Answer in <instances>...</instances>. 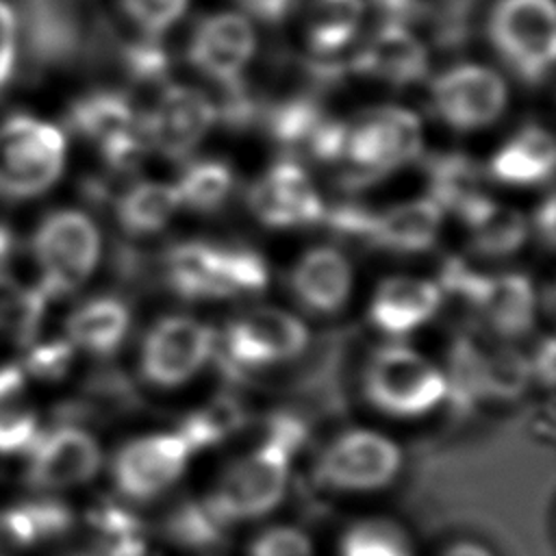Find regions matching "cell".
<instances>
[{
	"mask_svg": "<svg viewBox=\"0 0 556 556\" xmlns=\"http://www.w3.org/2000/svg\"><path fill=\"white\" fill-rule=\"evenodd\" d=\"M369 404L391 417H421L447 397V376L421 352L389 343L378 348L363 371Z\"/></svg>",
	"mask_w": 556,
	"mask_h": 556,
	"instance_id": "6da1fadb",
	"label": "cell"
},
{
	"mask_svg": "<svg viewBox=\"0 0 556 556\" xmlns=\"http://www.w3.org/2000/svg\"><path fill=\"white\" fill-rule=\"evenodd\" d=\"M65 167V135L30 115L0 124V198L26 200L48 191Z\"/></svg>",
	"mask_w": 556,
	"mask_h": 556,
	"instance_id": "7a4b0ae2",
	"label": "cell"
},
{
	"mask_svg": "<svg viewBox=\"0 0 556 556\" xmlns=\"http://www.w3.org/2000/svg\"><path fill=\"white\" fill-rule=\"evenodd\" d=\"M291 454L274 439L226 467L206 500L222 523L250 521L269 515L287 495Z\"/></svg>",
	"mask_w": 556,
	"mask_h": 556,
	"instance_id": "3957f363",
	"label": "cell"
},
{
	"mask_svg": "<svg viewBox=\"0 0 556 556\" xmlns=\"http://www.w3.org/2000/svg\"><path fill=\"white\" fill-rule=\"evenodd\" d=\"M33 252L41 269L39 289L48 298L72 293L93 274L100 261V228L85 211H52L35 232Z\"/></svg>",
	"mask_w": 556,
	"mask_h": 556,
	"instance_id": "277c9868",
	"label": "cell"
},
{
	"mask_svg": "<svg viewBox=\"0 0 556 556\" xmlns=\"http://www.w3.org/2000/svg\"><path fill=\"white\" fill-rule=\"evenodd\" d=\"M421 124L402 106H380L348 124L343 161L358 185L384 178L421 154Z\"/></svg>",
	"mask_w": 556,
	"mask_h": 556,
	"instance_id": "5b68a950",
	"label": "cell"
},
{
	"mask_svg": "<svg viewBox=\"0 0 556 556\" xmlns=\"http://www.w3.org/2000/svg\"><path fill=\"white\" fill-rule=\"evenodd\" d=\"M489 37L519 78L543 83L556 54L554 2L500 0L489 17Z\"/></svg>",
	"mask_w": 556,
	"mask_h": 556,
	"instance_id": "8992f818",
	"label": "cell"
},
{
	"mask_svg": "<svg viewBox=\"0 0 556 556\" xmlns=\"http://www.w3.org/2000/svg\"><path fill=\"white\" fill-rule=\"evenodd\" d=\"M217 348L215 330L198 317L174 313L152 324L139 354L141 376L159 389H176L195 378Z\"/></svg>",
	"mask_w": 556,
	"mask_h": 556,
	"instance_id": "52a82bcc",
	"label": "cell"
},
{
	"mask_svg": "<svg viewBox=\"0 0 556 556\" xmlns=\"http://www.w3.org/2000/svg\"><path fill=\"white\" fill-rule=\"evenodd\" d=\"M402 469V450L382 432L354 428L332 439L317 460V478L337 491H378Z\"/></svg>",
	"mask_w": 556,
	"mask_h": 556,
	"instance_id": "ba28073f",
	"label": "cell"
},
{
	"mask_svg": "<svg viewBox=\"0 0 556 556\" xmlns=\"http://www.w3.org/2000/svg\"><path fill=\"white\" fill-rule=\"evenodd\" d=\"M191 454L189 443L178 430L135 437L113 458L115 489L132 502H150L180 480Z\"/></svg>",
	"mask_w": 556,
	"mask_h": 556,
	"instance_id": "9c48e42d",
	"label": "cell"
},
{
	"mask_svg": "<svg viewBox=\"0 0 556 556\" xmlns=\"http://www.w3.org/2000/svg\"><path fill=\"white\" fill-rule=\"evenodd\" d=\"M308 343V328L287 308L261 304L235 317L224 332L228 358L243 369H263L295 358Z\"/></svg>",
	"mask_w": 556,
	"mask_h": 556,
	"instance_id": "30bf717a",
	"label": "cell"
},
{
	"mask_svg": "<svg viewBox=\"0 0 556 556\" xmlns=\"http://www.w3.org/2000/svg\"><path fill=\"white\" fill-rule=\"evenodd\" d=\"M432 109L454 130H480L500 119L508 91L502 76L484 65L463 63L443 72L430 89Z\"/></svg>",
	"mask_w": 556,
	"mask_h": 556,
	"instance_id": "8fae6325",
	"label": "cell"
},
{
	"mask_svg": "<svg viewBox=\"0 0 556 556\" xmlns=\"http://www.w3.org/2000/svg\"><path fill=\"white\" fill-rule=\"evenodd\" d=\"M217 122L213 100L191 87L169 85L152 111L141 115L148 148L169 161L187 159Z\"/></svg>",
	"mask_w": 556,
	"mask_h": 556,
	"instance_id": "7c38bea8",
	"label": "cell"
},
{
	"mask_svg": "<svg viewBox=\"0 0 556 556\" xmlns=\"http://www.w3.org/2000/svg\"><path fill=\"white\" fill-rule=\"evenodd\" d=\"M70 124L98 143L106 163L117 169L135 165L148 150L141 117L119 91L100 89L83 96L70 109Z\"/></svg>",
	"mask_w": 556,
	"mask_h": 556,
	"instance_id": "4fadbf2b",
	"label": "cell"
},
{
	"mask_svg": "<svg viewBox=\"0 0 556 556\" xmlns=\"http://www.w3.org/2000/svg\"><path fill=\"white\" fill-rule=\"evenodd\" d=\"M248 208L267 228L289 230L324 219V200L300 163L278 161L248 189Z\"/></svg>",
	"mask_w": 556,
	"mask_h": 556,
	"instance_id": "5bb4252c",
	"label": "cell"
},
{
	"mask_svg": "<svg viewBox=\"0 0 556 556\" xmlns=\"http://www.w3.org/2000/svg\"><path fill=\"white\" fill-rule=\"evenodd\" d=\"M28 450L26 480L43 491L85 484L102 465V450L96 437L78 426H59L35 439Z\"/></svg>",
	"mask_w": 556,
	"mask_h": 556,
	"instance_id": "9a60e30c",
	"label": "cell"
},
{
	"mask_svg": "<svg viewBox=\"0 0 556 556\" xmlns=\"http://www.w3.org/2000/svg\"><path fill=\"white\" fill-rule=\"evenodd\" d=\"M15 13L20 39L35 63L59 65L83 52V20L72 0H22Z\"/></svg>",
	"mask_w": 556,
	"mask_h": 556,
	"instance_id": "2e32d148",
	"label": "cell"
},
{
	"mask_svg": "<svg viewBox=\"0 0 556 556\" xmlns=\"http://www.w3.org/2000/svg\"><path fill=\"white\" fill-rule=\"evenodd\" d=\"M167 280L187 300H224L239 295L235 245L211 241L176 243L165 263Z\"/></svg>",
	"mask_w": 556,
	"mask_h": 556,
	"instance_id": "e0dca14e",
	"label": "cell"
},
{
	"mask_svg": "<svg viewBox=\"0 0 556 556\" xmlns=\"http://www.w3.org/2000/svg\"><path fill=\"white\" fill-rule=\"evenodd\" d=\"M254 30L243 15L215 13L204 17L191 37L189 61L222 87L241 83V72L254 54Z\"/></svg>",
	"mask_w": 556,
	"mask_h": 556,
	"instance_id": "ac0fdd59",
	"label": "cell"
},
{
	"mask_svg": "<svg viewBox=\"0 0 556 556\" xmlns=\"http://www.w3.org/2000/svg\"><path fill=\"white\" fill-rule=\"evenodd\" d=\"M443 304L439 282L421 276L395 274L378 282L369 300V321L387 337H408L426 326Z\"/></svg>",
	"mask_w": 556,
	"mask_h": 556,
	"instance_id": "d6986e66",
	"label": "cell"
},
{
	"mask_svg": "<svg viewBox=\"0 0 556 556\" xmlns=\"http://www.w3.org/2000/svg\"><path fill=\"white\" fill-rule=\"evenodd\" d=\"M354 287V269L350 258L334 245L319 243L298 256L289 274L293 298L315 315L339 313Z\"/></svg>",
	"mask_w": 556,
	"mask_h": 556,
	"instance_id": "ffe728a7",
	"label": "cell"
},
{
	"mask_svg": "<svg viewBox=\"0 0 556 556\" xmlns=\"http://www.w3.org/2000/svg\"><path fill=\"white\" fill-rule=\"evenodd\" d=\"M467 302L480 313L486 328L502 339H519L534 326L536 293L530 278L519 271L480 274Z\"/></svg>",
	"mask_w": 556,
	"mask_h": 556,
	"instance_id": "44dd1931",
	"label": "cell"
},
{
	"mask_svg": "<svg viewBox=\"0 0 556 556\" xmlns=\"http://www.w3.org/2000/svg\"><path fill=\"white\" fill-rule=\"evenodd\" d=\"M445 211L430 198H413L371 213L367 241L397 254L430 250L443 226Z\"/></svg>",
	"mask_w": 556,
	"mask_h": 556,
	"instance_id": "7402d4cb",
	"label": "cell"
},
{
	"mask_svg": "<svg viewBox=\"0 0 556 556\" xmlns=\"http://www.w3.org/2000/svg\"><path fill=\"white\" fill-rule=\"evenodd\" d=\"M356 74L382 78L391 85H410L426 76L428 52L406 26L382 24L348 65Z\"/></svg>",
	"mask_w": 556,
	"mask_h": 556,
	"instance_id": "603a6c76",
	"label": "cell"
},
{
	"mask_svg": "<svg viewBox=\"0 0 556 556\" xmlns=\"http://www.w3.org/2000/svg\"><path fill=\"white\" fill-rule=\"evenodd\" d=\"M556 165V146L543 126H523L489 161V176L513 187L547 182Z\"/></svg>",
	"mask_w": 556,
	"mask_h": 556,
	"instance_id": "cb8c5ba5",
	"label": "cell"
},
{
	"mask_svg": "<svg viewBox=\"0 0 556 556\" xmlns=\"http://www.w3.org/2000/svg\"><path fill=\"white\" fill-rule=\"evenodd\" d=\"M469 230L471 245L489 258H506L521 250L530 235V219L506 204H497L484 193L456 213Z\"/></svg>",
	"mask_w": 556,
	"mask_h": 556,
	"instance_id": "d4e9b609",
	"label": "cell"
},
{
	"mask_svg": "<svg viewBox=\"0 0 556 556\" xmlns=\"http://www.w3.org/2000/svg\"><path fill=\"white\" fill-rule=\"evenodd\" d=\"M130 330L126 302L113 295H96L72 311L65 324V339L76 350L106 356L113 354Z\"/></svg>",
	"mask_w": 556,
	"mask_h": 556,
	"instance_id": "484cf974",
	"label": "cell"
},
{
	"mask_svg": "<svg viewBox=\"0 0 556 556\" xmlns=\"http://www.w3.org/2000/svg\"><path fill=\"white\" fill-rule=\"evenodd\" d=\"M180 211L174 182L137 180L115 202L119 226L130 235H154Z\"/></svg>",
	"mask_w": 556,
	"mask_h": 556,
	"instance_id": "4316f807",
	"label": "cell"
},
{
	"mask_svg": "<svg viewBox=\"0 0 556 556\" xmlns=\"http://www.w3.org/2000/svg\"><path fill=\"white\" fill-rule=\"evenodd\" d=\"M37 439V417L20 367H0V454L28 450Z\"/></svg>",
	"mask_w": 556,
	"mask_h": 556,
	"instance_id": "83f0119b",
	"label": "cell"
},
{
	"mask_svg": "<svg viewBox=\"0 0 556 556\" xmlns=\"http://www.w3.org/2000/svg\"><path fill=\"white\" fill-rule=\"evenodd\" d=\"M180 208L195 213H213L226 204L235 187V174L228 163L219 159L189 161L174 182Z\"/></svg>",
	"mask_w": 556,
	"mask_h": 556,
	"instance_id": "f1b7e54d",
	"label": "cell"
},
{
	"mask_svg": "<svg viewBox=\"0 0 556 556\" xmlns=\"http://www.w3.org/2000/svg\"><path fill=\"white\" fill-rule=\"evenodd\" d=\"M363 11V0H313L306 24L313 52L330 56L345 48L361 24Z\"/></svg>",
	"mask_w": 556,
	"mask_h": 556,
	"instance_id": "f546056e",
	"label": "cell"
},
{
	"mask_svg": "<svg viewBox=\"0 0 556 556\" xmlns=\"http://www.w3.org/2000/svg\"><path fill=\"white\" fill-rule=\"evenodd\" d=\"M532 380L530 361L515 348L480 350L478 363V397L513 400L521 395Z\"/></svg>",
	"mask_w": 556,
	"mask_h": 556,
	"instance_id": "4dcf8cb0",
	"label": "cell"
},
{
	"mask_svg": "<svg viewBox=\"0 0 556 556\" xmlns=\"http://www.w3.org/2000/svg\"><path fill=\"white\" fill-rule=\"evenodd\" d=\"M432 193L430 198L443 208L458 213L480 193V176L476 165L458 154L439 156L430 163Z\"/></svg>",
	"mask_w": 556,
	"mask_h": 556,
	"instance_id": "1f68e13d",
	"label": "cell"
},
{
	"mask_svg": "<svg viewBox=\"0 0 556 556\" xmlns=\"http://www.w3.org/2000/svg\"><path fill=\"white\" fill-rule=\"evenodd\" d=\"M339 556H413V547L397 523L361 519L343 532Z\"/></svg>",
	"mask_w": 556,
	"mask_h": 556,
	"instance_id": "d6a6232c",
	"label": "cell"
},
{
	"mask_svg": "<svg viewBox=\"0 0 556 556\" xmlns=\"http://www.w3.org/2000/svg\"><path fill=\"white\" fill-rule=\"evenodd\" d=\"M46 300L41 289H24L15 278L0 271V328L28 341L41 321Z\"/></svg>",
	"mask_w": 556,
	"mask_h": 556,
	"instance_id": "836d02e7",
	"label": "cell"
},
{
	"mask_svg": "<svg viewBox=\"0 0 556 556\" xmlns=\"http://www.w3.org/2000/svg\"><path fill=\"white\" fill-rule=\"evenodd\" d=\"M243 413L239 404L230 400L211 402L206 408L189 415V419L178 428L180 437L189 443L191 452L219 443L241 426Z\"/></svg>",
	"mask_w": 556,
	"mask_h": 556,
	"instance_id": "e575fe53",
	"label": "cell"
},
{
	"mask_svg": "<svg viewBox=\"0 0 556 556\" xmlns=\"http://www.w3.org/2000/svg\"><path fill=\"white\" fill-rule=\"evenodd\" d=\"M324 119L319 106L311 98H291L267 113V128L278 143H306L311 132Z\"/></svg>",
	"mask_w": 556,
	"mask_h": 556,
	"instance_id": "d590c367",
	"label": "cell"
},
{
	"mask_svg": "<svg viewBox=\"0 0 556 556\" xmlns=\"http://www.w3.org/2000/svg\"><path fill=\"white\" fill-rule=\"evenodd\" d=\"M224 526L226 523H222L208 502L185 504L176 508V513L169 517L167 532L176 543H182L187 547H208L219 539Z\"/></svg>",
	"mask_w": 556,
	"mask_h": 556,
	"instance_id": "8d00e7d4",
	"label": "cell"
},
{
	"mask_svg": "<svg viewBox=\"0 0 556 556\" xmlns=\"http://www.w3.org/2000/svg\"><path fill=\"white\" fill-rule=\"evenodd\" d=\"M189 0H122L126 15L146 33L159 37L167 30L187 9Z\"/></svg>",
	"mask_w": 556,
	"mask_h": 556,
	"instance_id": "74e56055",
	"label": "cell"
},
{
	"mask_svg": "<svg viewBox=\"0 0 556 556\" xmlns=\"http://www.w3.org/2000/svg\"><path fill=\"white\" fill-rule=\"evenodd\" d=\"M250 556H313V543L295 526H269L252 539Z\"/></svg>",
	"mask_w": 556,
	"mask_h": 556,
	"instance_id": "f35d334b",
	"label": "cell"
},
{
	"mask_svg": "<svg viewBox=\"0 0 556 556\" xmlns=\"http://www.w3.org/2000/svg\"><path fill=\"white\" fill-rule=\"evenodd\" d=\"M122 59L128 74L137 80L154 83L161 80L167 72V54L156 37H146L128 43L122 50Z\"/></svg>",
	"mask_w": 556,
	"mask_h": 556,
	"instance_id": "ab89813d",
	"label": "cell"
},
{
	"mask_svg": "<svg viewBox=\"0 0 556 556\" xmlns=\"http://www.w3.org/2000/svg\"><path fill=\"white\" fill-rule=\"evenodd\" d=\"M72 352H74V348L70 345L67 339L43 343L30 352L28 369H30V374L41 376V378H59L70 367Z\"/></svg>",
	"mask_w": 556,
	"mask_h": 556,
	"instance_id": "60d3db41",
	"label": "cell"
},
{
	"mask_svg": "<svg viewBox=\"0 0 556 556\" xmlns=\"http://www.w3.org/2000/svg\"><path fill=\"white\" fill-rule=\"evenodd\" d=\"M20 48V30H17V13L7 2L0 0V89L11 78L15 59Z\"/></svg>",
	"mask_w": 556,
	"mask_h": 556,
	"instance_id": "b9f144b4",
	"label": "cell"
},
{
	"mask_svg": "<svg viewBox=\"0 0 556 556\" xmlns=\"http://www.w3.org/2000/svg\"><path fill=\"white\" fill-rule=\"evenodd\" d=\"M378 15H382V24L406 26L424 15L426 4L421 0H369Z\"/></svg>",
	"mask_w": 556,
	"mask_h": 556,
	"instance_id": "7bdbcfd3",
	"label": "cell"
},
{
	"mask_svg": "<svg viewBox=\"0 0 556 556\" xmlns=\"http://www.w3.org/2000/svg\"><path fill=\"white\" fill-rule=\"evenodd\" d=\"M237 2L252 17H256L261 22H267V24L280 22L289 13V9L293 4V0H237Z\"/></svg>",
	"mask_w": 556,
	"mask_h": 556,
	"instance_id": "ee69618b",
	"label": "cell"
},
{
	"mask_svg": "<svg viewBox=\"0 0 556 556\" xmlns=\"http://www.w3.org/2000/svg\"><path fill=\"white\" fill-rule=\"evenodd\" d=\"M532 228L539 232V237H541L547 245L554 243V232H556V206H554V195H547V198L539 204V208H536V213H534V217H532V222H530V230H532Z\"/></svg>",
	"mask_w": 556,
	"mask_h": 556,
	"instance_id": "f6af8a7d",
	"label": "cell"
},
{
	"mask_svg": "<svg viewBox=\"0 0 556 556\" xmlns=\"http://www.w3.org/2000/svg\"><path fill=\"white\" fill-rule=\"evenodd\" d=\"M554 339L547 337L539 348H536V356L530 361V371L532 376H536L541 382H545L547 387L554 382Z\"/></svg>",
	"mask_w": 556,
	"mask_h": 556,
	"instance_id": "bcb514c9",
	"label": "cell"
},
{
	"mask_svg": "<svg viewBox=\"0 0 556 556\" xmlns=\"http://www.w3.org/2000/svg\"><path fill=\"white\" fill-rule=\"evenodd\" d=\"M439 556H493L489 547L473 541H456L450 543Z\"/></svg>",
	"mask_w": 556,
	"mask_h": 556,
	"instance_id": "7dc6e473",
	"label": "cell"
},
{
	"mask_svg": "<svg viewBox=\"0 0 556 556\" xmlns=\"http://www.w3.org/2000/svg\"><path fill=\"white\" fill-rule=\"evenodd\" d=\"M63 556H85V554H74V552H70V554H63Z\"/></svg>",
	"mask_w": 556,
	"mask_h": 556,
	"instance_id": "c3c4849f",
	"label": "cell"
}]
</instances>
